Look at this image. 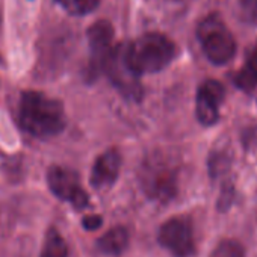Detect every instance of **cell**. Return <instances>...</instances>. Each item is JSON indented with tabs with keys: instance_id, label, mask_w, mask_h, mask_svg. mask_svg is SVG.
I'll return each mask as SVG.
<instances>
[{
	"instance_id": "6da1fadb",
	"label": "cell",
	"mask_w": 257,
	"mask_h": 257,
	"mask_svg": "<svg viewBox=\"0 0 257 257\" xmlns=\"http://www.w3.org/2000/svg\"><path fill=\"white\" fill-rule=\"evenodd\" d=\"M19 122L35 138H53L67 125V115L61 100L38 91H25L19 101Z\"/></svg>"
},
{
	"instance_id": "7a4b0ae2",
	"label": "cell",
	"mask_w": 257,
	"mask_h": 257,
	"mask_svg": "<svg viewBox=\"0 0 257 257\" xmlns=\"http://www.w3.org/2000/svg\"><path fill=\"white\" fill-rule=\"evenodd\" d=\"M179 159L171 152H152L143 161L138 176L144 194L156 203L171 201L179 189Z\"/></svg>"
},
{
	"instance_id": "3957f363",
	"label": "cell",
	"mask_w": 257,
	"mask_h": 257,
	"mask_svg": "<svg viewBox=\"0 0 257 257\" xmlns=\"http://www.w3.org/2000/svg\"><path fill=\"white\" fill-rule=\"evenodd\" d=\"M176 58L174 43L162 34H146L127 44V61L138 74H152L164 70Z\"/></svg>"
},
{
	"instance_id": "277c9868",
	"label": "cell",
	"mask_w": 257,
	"mask_h": 257,
	"mask_svg": "<svg viewBox=\"0 0 257 257\" xmlns=\"http://www.w3.org/2000/svg\"><path fill=\"white\" fill-rule=\"evenodd\" d=\"M197 37L207 59L215 65L230 62L236 53V40L219 16H207L197 28Z\"/></svg>"
},
{
	"instance_id": "5b68a950",
	"label": "cell",
	"mask_w": 257,
	"mask_h": 257,
	"mask_svg": "<svg viewBox=\"0 0 257 257\" xmlns=\"http://www.w3.org/2000/svg\"><path fill=\"white\" fill-rule=\"evenodd\" d=\"M112 82V85L128 100L140 101L143 98V86L140 82V76L132 70L127 61V44L115 46L106 65L104 71Z\"/></svg>"
},
{
	"instance_id": "8992f818",
	"label": "cell",
	"mask_w": 257,
	"mask_h": 257,
	"mask_svg": "<svg viewBox=\"0 0 257 257\" xmlns=\"http://www.w3.org/2000/svg\"><path fill=\"white\" fill-rule=\"evenodd\" d=\"M158 240L174 257H191L195 251L194 225L188 216L179 215L167 219L158 231Z\"/></svg>"
},
{
	"instance_id": "52a82bcc",
	"label": "cell",
	"mask_w": 257,
	"mask_h": 257,
	"mask_svg": "<svg viewBox=\"0 0 257 257\" xmlns=\"http://www.w3.org/2000/svg\"><path fill=\"white\" fill-rule=\"evenodd\" d=\"M47 185L55 197L70 203L74 209L82 210L88 206L89 197L80 185V177L74 170L53 165L47 171Z\"/></svg>"
},
{
	"instance_id": "ba28073f",
	"label": "cell",
	"mask_w": 257,
	"mask_h": 257,
	"mask_svg": "<svg viewBox=\"0 0 257 257\" xmlns=\"http://www.w3.org/2000/svg\"><path fill=\"white\" fill-rule=\"evenodd\" d=\"M88 43L91 50V61L88 68V76L91 79L97 77L101 71H104V65L113 50L115 46H112L113 41V28L109 22L100 20L94 23L88 32Z\"/></svg>"
},
{
	"instance_id": "9c48e42d",
	"label": "cell",
	"mask_w": 257,
	"mask_h": 257,
	"mask_svg": "<svg viewBox=\"0 0 257 257\" xmlns=\"http://www.w3.org/2000/svg\"><path fill=\"white\" fill-rule=\"evenodd\" d=\"M225 98V88L218 80L209 79L203 82L197 91L195 115L200 124L210 127L219 119V109Z\"/></svg>"
},
{
	"instance_id": "30bf717a",
	"label": "cell",
	"mask_w": 257,
	"mask_h": 257,
	"mask_svg": "<svg viewBox=\"0 0 257 257\" xmlns=\"http://www.w3.org/2000/svg\"><path fill=\"white\" fill-rule=\"evenodd\" d=\"M121 170V155L116 149H107L94 162L89 182L95 189L110 188Z\"/></svg>"
},
{
	"instance_id": "8fae6325",
	"label": "cell",
	"mask_w": 257,
	"mask_h": 257,
	"mask_svg": "<svg viewBox=\"0 0 257 257\" xmlns=\"http://www.w3.org/2000/svg\"><path fill=\"white\" fill-rule=\"evenodd\" d=\"M233 82L245 92H251L257 88V43L248 50L242 68L233 76Z\"/></svg>"
},
{
	"instance_id": "7c38bea8",
	"label": "cell",
	"mask_w": 257,
	"mask_h": 257,
	"mask_svg": "<svg viewBox=\"0 0 257 257\" xmlns=\"http://www.w3.org/2000/svg\"><path fill=\"white\" fill-rule=\"evenodd\" d=\"M97 245L104 254L119 255L128 245V233L121 225L112 227L97 240Z\"/></svg>"
},
{
	"instance_id": "4fadbf2b",
	"label": "cell",
	"mask_w": 257,
	"mask_h": 257,
	"mask_svg": "<svg viewBox=\"0 0 257 257\" xmlns=\"http://www.w3.org/2000/svg\"><path fill=\"white\" fill-rule=\"evenodd\" d=\"M40 257H68V245L56 228L47 231Z\"/></svg>"
},
{
	"instance_id": "5bb4252c",
	"label": "cell",
	"mask_w": 257,
	"mask_h": 257,
	"mask_svg": "<svg viewBox=\"0 0 257 257\" xmlns=\"http://www.w3.org/2000/svg\"><path fill=\"white\" fill-rule=\"evenodd\" d=\"M56 4L71 16H86L95 11L100 0H56Z\"/></svg>"
},
{
	"instance_id": "9a60e30c",
	"label": "cell",
	"mask_w": 257,
	"mask_h": 257,
	"mask_svg": "<svg viewBox=\"0 0 257 257\" xmlns=\"http://www.w3.org/2000/svg\"><path fill=\"white\" fill-rule=\"evenodd\" d=\"M209 257H245L243 246L234 239L221 240Z\"/></svg>"
},
{
	"instance_id": "2e32d148",
	"label": "cell",
	"mask_w": 257,
	"mask_h": 257,
	"mask_svg": "<svg viewBox=\"0 0 257 257\" xmlns=\"http://www.w3.org/2000/svg\"><path fill=\"white\" fill-rule=\"evenodd\" d=\"M240 13L248 23L257 26V0H240Z\"/></svg>"
},
{
	"instance_id": "e0dca14e",
	"label": "cell",
	"mask_w": 257,
	"mask_h": 257,
	"mask_svg": "<svg viewBox=\"0 0 257 257\" xmlns=\"http://www.w3.org/2000/svg\"><path fill=\"white\" fill-rule=\"evenodd\" d=\"M101 224H103V219L100 215H88L82 219V225L88 231H94V230L100 228Z\"/></svg>"
}]
</instances>
